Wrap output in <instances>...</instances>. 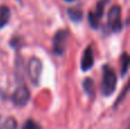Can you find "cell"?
Returning <instances> with one entry per match:
<instances>
[{
	"instance_id": "1",
	"label": "cell",
	"mask_w": 130,
	"mask_h": 129,
	"mask_svg": "<svg viewBox=\"0 0 130 129\" xmlns=\"http://www.w3.org/2000/svg\"><path fill=\"white\" fill-rule=\"evenodd\" d=\"M117 82L118 78L115 74L114 70L111 66L105 65L103 68V78H102V84H101V90L104 96H111L114 93L115 88H117Z\"/></svg>"
},
{
	"instance_id": "2",
	"label": "cell",
	"mask_w": 130,
	"mask_h": 129,
	"mask_svg": "<svg viewBox=\"0 0 130 129\" xmlns=\"http://www.w3.org/2000/svg\"><path fill=\"white\" fill-rule=\"evenodd\" d=\"M67 39H69V31L66 30H59L55 33L54 40H53V52L57 56H62L66 50Z\"/></svg>"
},
{
	"instance_id": "3",
	"label": "cell",
	"mask_w": 130,
	"mask_h": 129,
	"mask_svg": "<svg viewBox=\"0 0 130 129\" xmlns=\"http://www.w3.org/2000/svg\"><path fill=\"white\" fill-rule=\"evenodd\" d=\"M107 24L112 32H120L122 30V22H121V7L115 5L110 9L107 15Z\"/></svg>"
},
{
	"instance_id": "4",
	"label": "cell",
	"mask_w": 130,
	"mask_h": 129,
	"mask_svg": "<svg viewBox=\"0 0 130 129\" xmlns=\"http://www.w3.org/2000/svg\"><path fill=\"white\" fill-rule=\"evenodd\" d=\"M27 72H29V78L31 82L34 86H38L40 81L41 72H42V63L38 57H31L27 65Z\"/></svg>"
},
{
	"instance_id": "5",
	"label": "cell",
	"mask_w": 130,
	"mask_h": 129,
	"mask_svg": "<svg viewBox=\"0 0 130 129\" xmlns=\"http://www.w3.org/2000/svg\"><path fill=\"white\" fill-rule=\"evenodd\" d=\"M30 97H31V94L30 90L26 86H20L13 94V100L14 104L17 105V106H25V105L29 103Z\"/></svg>"
},
{
	"instance_id": "6",
	"label": "cell",
	"mask_w": 130,
	"mask_h": 129,
	"mask_svg": "<svg viewBox=\"0 0 130 129\" xmlns=\"http://www.w3.org/2000/svg\"><path fill=\"white\" fill-rule=\"evenodd\" d=\"M107 2V0H101L96 6V10L95 11H90L88 14V20H89V24L92 29H97L99 26V21H101L102 16L104 14V8L105 5Z\"/></svg>"
},
{
	"instance_id": "7",
	"label": "cell",
	"mask_w": 130,
	"mask_h": 129,
	"mask_svg": "<svg viewBox=\"0 0 130 129\" xmlns=\"http://www.w3.org/2000/svg\"><path fill=\"white\" fill-rule=\"evenodd\" d=\"M92 65H94V53H92L91 47H87L81 58V70L83 72L89 71L92 68Z\"/></svg>"
},
{
	"instance_id": "8",
	"label": "cell",
	"mask_w": 130,
	"mask_h": 129,
	"mask_svg": "<svg viewBox=\"0 0 130 129\" xmlns=\"http://www.w3.org/2000/svg\"><path fill=\"white\" fill-rule=\"evenodd\" d=\"M10 18V10L7 6H0V29L5 27Z\"/></svg>"
},
{
	"instance_id": "9",
	"label": "cell",
	"mask_w": 130,
	"mask_h": 129,
	"mask_svg": "<svg viewBox=\"0 0 130 129\" xmlns=\"http://www.w3.org/2000/svg\"><path fill=\"white\" fill-rule=\"evenodd\" d=\"M67 15H69V17L71 18V21H73V22H81L82 17H83L82 10H80V9H78V8H69Z\"/></svg>"
},
{
	"instance_id": "10",
	"label": "cell",
	"mask_w": 130,
	"mask_h": 129,
	"mask_svg": "<svg viewBox=\"0 0 130 129\" xmlns=\"http://www.w3.org/2000/svg\"><path fill=\"white\" fill-rule=\"evenodd\" d=\"M17 128H18L17 121L13 117H8L0 126V129H17Z\"/></svg>"
},
{
	"instance_id": "11",
	"label": "cell",
	"mask_w": 130,
	"mask_h": 129,
	"mask_svg": "<svg viewBox=\"0 0 130 129\" xmlns=\"http://www.w3.org/2000/svg\"><path fill=\"white\" fill-rule=\"evenodd\" d=\"M129 64H130L129 55L127 54V53H123L121 56V74H122V77H124V75L127 74V72H128Z\"/></svg>"
},
{
	"instance_id": "12",
	"label": "cell",
	"mask_w": 130,
	"mask_h": 129,
	"mask_svg": "<svg viewBox=\"0 0 130 129\" xmlns=\"http://www.w3.org/2000/svg\"><path fill=\"white\" fill-rule=\"evenodd\" d=\"M83 89L89 96L95 95V85L90 78H87V79L83 80Z\"/></svg>"
},
{
	"instance_id": "13",
	"label": "cell",
	"mask_w": 130,
	"mask_h": 129,
	"mask_svg": "<svg viewBox=\"0 0 130 129\" xmlns=\"http://www.w3.org/2000/svg\"><path fill=\"white\" fill-rule=\"evenodd\" d=\"M23 129H41V127L36 122V121H33L32 119H29V120L25 122L24 128Z\"/></svg>"
},
{
	"instance_id": "14",
	"label": "cell",
	"mask_w": 130,
	"mask_h": 129,
	"mask_svg": "<svg viewBox=\"0 0 130 129\" xmlns=\"http://www.w3.org/2000/svg\"><path fill=\"white\" fill-rule=\"evenodd\" d=\"M127 89H128V87H126V88H124L123 95H124V94H127ZM120 100H122V97H119V98H118V102H117V104H118V103H119V101H120ZM117 104H115V105H117Z\"/></svg>"
},
{
	"instance_id": "15",
	"label": "cell",
	"mask_w": 130,
	"mask_h": 129,
	"mask_svg": "<svg viewBox=\"0 0 130 129\" xmlns=\"http://www.w3.org/2000/svg\"><path fill=\"white\" fill-rule=\"evenodd\" d=\"M65 1H67V2H72V1H75V0H65Z\"/></svg>"
}]
</instances>
